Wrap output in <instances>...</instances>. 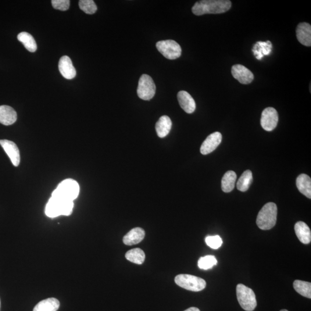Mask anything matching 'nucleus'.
I'll return each instance as SVG.
<instances>
[{
	"label": "nucleus",
	"mask_w": 311,
	"mask_h": 311,
	"mask_svg": "<svg viewBox=\"0 0 311 311\" xmlns=\"http://www.w3.org/2000/svg\"><path fill=\"white\" fill-rule=\"evenodd\" d=\"M277 207L276 203L269 202L260 210L257 216L256 224L262 230H269L276 225Z\"/></svg>",
	"instance_id": "7ed1b4c3"
},
{
	"label": "nucleus",
	"mask_w": 311,
	"mask_h": 311,
	"mask_svg": "<svg viewBox=\"0 0 311 311\" xmlns=\"http://www.w3.org/2000/svg\"><path fill=\"white\" fill-rule=\"evenodd\" d=\"M0 305H1V303H0Z\"/></svg>",
	"instance_id": "72a5a7b5"
},
{
	"label": "nucleus",
	"mask_w": 311,
	"mask_h": 311,
	"mask_svg": "<svg viewBox=\"0 0 311 311\" xmlns=\"http://www.w3.org/2000/svg\"><path fill=\"white\" fill-rule=\"evenodd\" d=\"M294 288L300 295L307 298H311V282L296 280L294 282Z\"/></svg>",
	"instance_id": "bb28decb"
},
{
	"label": "nucleus",
	"mask_w": 311,
	"mask_h": 311,
	"mask_svg": "<svg viewBox=\"0 0 311 311\" xmlns=\"http://www.w3.org/2000/svg\"><path fill=\"white\" fill-rule=\"evenodd\" d=\"M185 311H200V310L197 308H195V307H191V308H189Z\"/></svg>",
	"instance_id": "2f4dec72"
},
{
	"label": "nucleus",
	"mask_w": 311,
	"mask_h": 311,
	"mask_svg": "<svg viewBox=\"0 0 311 311\" xmlns=\"http://www.w3.org/2000/svg\"><path fill=\"white\" fill-rule=\"evenodd\" d=\"M156 85L152 77L147 74H142L138 82L137 95L144 101H149L155 95Z\"/></svg>",
	"instance_id": "0eeeda50"
},
{
	"label": "nucleus",
	"mask_w": 311,
	"mask_h": 311,
	"mask_svg": "<svg viewBox=\"0 0 311 311\" xmlns=\"http://www.w3.org/2000/svg\"><path fill=\"white\" fill-rule=\"evenodd\" d=\"M145 232L141 228H135L132 229L130 232L124 236L123 242L124 245L132 246L138 244L142 241L145 238Z\"/></svg>",
	"instance_id": "f3484780"
},
{
	"label": "nucleus",
	"mask_w": 311,
	"mask_h": 311,
	"mask_svg": "<svg viewBox=\"0 0 311 311\" xmlns=\"http://www.w3.org/2000/svg\"><path fill=\"white\" fill-rule=\"evenodd\" d=\"M80 187L77 182L71 179L64 180L52 193L53 197L73 201L79 194Z\"/></svg>",
	"instance_id": "20e7f679"
},
{
	"label": "nucleus",
	"mask_w": 311,
	"mask_h": 311,
	"mask_svg": "<svg viewBox=\"0 0 311 311\" xmlns=\"http://www.w3.org/2000/svg\"><path fill=\"white\" fill-rule=\"evenodd\" d=\"M297 187L300 192L309 199L311 198V180L308 175H300L296 180Z\"/></svg>",
	"instance_id": "6ab92c4d"
},
{
	"label": "nucleus",
	"mask_w": 311,
	"mask_h": 311,
	"mask_svg": "<svg viewBox=\"0 0 311 311\" xmlns=\"http://www.w3.org/2000/svg\"><path fill=\"white\" fill-rule=\"evenodd\" d=\"M52 3L54 8L62 11L69 9L70 6L69 0H52Z\"/></svg>",
	"instance_id": "7c9ffc66"
},
{
	"label": "nucleus",
	"mask_w": 311,
	"mask_h": 311,
	"mask_svg": "<svg viewBox=\"0 0 311 311\" xmlns=\"http://www.w3.org/2000/svg\"><path fill=\"white\" fill-rule=\"evenodd\" d=\"M232 76L239 83L243 84H249L253 81L254 76L253 73L245 66L237 64L232 67Z\"/></svg>",
	"instance_id": "9d476101"
},
{
	"label": "nucleus",
	"mask_w": 311,
	"mask_h": 311,
	"mask_svg": "<svg viewBox=\"0 0 311 311\" xmlns=\"http://www.w3.org/2000/svg\"><path fill=\"white\" fill-rule=\"evenodd\" d=\"M178 100L182 109L186 113L191 114L196 109L195 102L192 96L187 91H181L178 92Z\"/></svg>",
	"instance_id": "2eb2a0df"
},
{
	"label": "nucleus",
	"mask_w": 311,
	"mask_h": 311,
	"mask_svg": "<svg viewBox=\"0 0 311 311\" xmlns=\"http://www.w3.org/2000/svg\"><path fill=\"white\" fill-rule=\"evenodd\" d=\"M0 145L9 156L13 165L19 166L20 163V151L15 143L7 139H1L0 140Z\"/></svg>",
	"instance_id": "f8f14e48"
},
{
	"label": "nucleus",
	"mask_w": 311,
	"mask_h": 311,
	"mask_svg": "<svg viewBox=\"0 0 311 311\" xmlns=\"http://www.w3.org/2000/svg\"><path fill=\"white\" fill-rule=\"evenodd\" d=\"M126 258L135 264H141L144 263L145 259V254L140 249L136 248L129 250L125 255Z\"/></svg>",
	"instance_id": "393cba45"
},
{
	"label": "nucleus",
	"mask_w": 311,
	"mask_h": 311,
	"mask_svg": "<svg viewBox=\"0 0 311 311\" xmlns=\"http://www.w3.org/2000/svg\"><path fill=\"white\" fill-rule=\"evenodd\" d=\"M175 281L180 287L193 292L201 291L206 286V282L203 279L189 274L178 275Z\"/></svg>",
	"instance_id": "39448f33"
},
{
	"label": "nucleus",
	"mask_w": 311,
	"mask_h": 311,
	"mask_svg": "<svg viewBox=\"0 0 311 311\" xmlns=\"http://www.w3.org/2000/svg\"><path fill=\"white\" fill-rule=\"evenodd\" d=\"M60 303L56 298L42 300L34 307L33 311H57L60 308Z\"/></svg>",
	"instance_id": "412c9836"
},
{
	"label": "nucleus",
	"mask_w": 311,
	"mask_h": 311,
	"mask_svg": "<svg viewBox=\"0 0 311 311\" xmlns=\"http://www.w3.org/2000/svg\"><path fill=\"white\" fill-rule=\"evenodd\" d=\"M252 182V172L250 170H247L243 173L241 178H239L237 183V188L242 192L248 191Z\"/></svg>",
	"instance_id": "a878e982"
},
{
	"label": "nucleus",
	"mask_w": 311,
	"mask_h": 311,
	"mask_svg": "<svg viewBox=\"0 0 311 311\" xmlns=\"http://www.w3.org/2000/svg\"><path fill=\"white\" fill-rule=\"evenodd\" d=\"M159 52L169 60H175L180 57L182 53L181 46L173 40L159 41L156 44Z\"/></svg>",
	"instance_id": "6e6552de"
},
{
	"label": "nucleus",
	"mask_w": 311,
	"mask_h": 311,
	"mask_svg": "<svg viewBox=\"0 0 311 311\" xmlns=\"http://www.w3.org/2000/svg\"><path fill=\"white\" fill-rule=\"evenodd\" d=\"M231 6V1L228 0H202L195 3L192 12L196 16L223 13L230 10Z\"/></svg>",
	"instance_id": "f257e3e1"
},
{
	"label": "nucleus",
	"mask_w": 311,
	"mask_h": 311,
	"mask_svg": "<svg viewBox=\"0 0 311 311\" xmlns=\"http://www.w3.org/2000/svg\"><path fill=\"white\" fill-rule=\"evenodd\" d=\"M222 141V135L220 132H214L206 138L202 143L200 152L203 155L209 154L215 150Z\"/></svg>",
	"instance_id": "9b49d317"
},
{
	"label": "nucleus",
	"mask_w": 311,
	"mask_h": 311,
	"mask_svg": "<svg viewBox=\"0 0 311 311\" xmlns=\"http://www.w3.org/2000/svg\"><path fill=\"white\" fill-rule=\"evenodd\" d=\"M280 311H288L287 310H282Z\"/></svg>",
	"instance_id": "473e14b6"
},
{
	"label": "nucleus",
	"mask_w": 311,
	"mask_h": 311,
	"mask_svg": "<svg viewBox=\"0 0 311 311\" xmlns=\"http://www.w3.org/2000/svg\"><path fill=\"white\" fill-rule=\"evenodd\" d=\"M73 206V201H66L52 196L46 205L45 213L46 216L51 218L62 215L68 216L72 213Z\"/></svg>",
	"instance_id": "f03ea898"
},
{
	"label": "nucleus",
	"mask_w": 311,
	"mask_h": 311,
	"mask_svg": "<svg viewBox=\"0 0 311 311\" xmlns=\"http://www.w3.org/2000/svg\"><path fill=\"white\" fill-rule=\"evenodd\" d=\"M59 68L61 74L66 79H73L76 76V70L69 57L63 56L60 59Z\"/></svg>",
	"instance_id": "ddd939ff"
},
{
	"label": "nucleus",
	"mask_w": 311,
	"mask_h": 311,
	"mask_svg": "<svg viewBox=\"0 0 311 311\" xmlns=\"http://www.w3.org/2000/svg\"><path fill=\"white\" fill-rule=\"evenodd\" d=\"M278 122L277 110L273 107L264 109L261 116L260 124L264 130L271 131L276 127Z\"/></svg>",
	"instance_id": "1a4fd4ad"
},
{
	"label": "nucleus",
	"mask_w": 311,
	"mask_h": 311,
	"mask_svg": "<svg viewBox=\"0 0 311 311\" xmlns=\"http://www.w3.org/2000/svg\"><path fill=\"white\" fill-rule=\"evenodd\" d=\"M17 119V113L12 107L6 105L0 106V124L9 126L15 123Z\"/></svg>",
	"instance_id": "dca6fc26"
},
{
	"label": "nucleus",
	"mask_w": 311,
	"mask_h": 311,
	"mask_svg": "<svg viewBox=\"0 0 311 311\" xmlns=\"http://www.w3.org/2000/svg\"><path fill=\"white\" fill-rule=\"evenodd\" d=\"M80 8L85 13L92 15L97 10V6L93 0H80L79 3Z\"/></svg>",
	"instance_id": "c85d7f7f"
},
{
	"label": "nucleus",
	"mask_w": 311,
	"mask_h": 311,
	"mask_svg": "<svg viewBox=\"0 0 311 311\" xmlns=\"http://www.w3.org/2000/svg\"><path fill=\"white\" fill-rule=\"evenodd\" d=\"M172 127V122L170 118L166 116L160 117L156 124V130L157 135L160 138H164L169 134Z\"/></svg>",
	"instance_id": "aec40b11"
},
{
	"label": "nucleus",
	"mask_w": 311,
	"mask_h": 311,
	"mask_svg": "<svg viewBox=\"0 0 311 311\" xmlns=\"http://www.w3.org/2000/svg\"><path fill=\"white\" fill-rule=\"evenodd\" d=\"M206 245L213 249H218L223 245L222 239L219 235L209 236L206 238Z\"/></svg>",
	"instance_id": "c756f323"
},
{
	"label": "nucleus",
	"mask_w": 311,
	"mask_h": 311,
	"mask_svg": "<svg viewBox=\"0 0 311 311\" xmlns=\"http://www.w3.org/2000/svg\"><path fill=\"white\" fill-rule=\"evenodd\" d=\"M237 298L242 308L247 311H252L257 306L255 293L246 286L238 284L237 287Z\"/></svg>",
	"instance_id": "423d86ee"
},
{
	"label": "nucleus",
	"mask_w": 311,
	"mask_h": 311,
	"mask_svg": "<svg viewBox=\"0 0 311 311\" xmlns=\"http://www.w3.org/2000/svg\"><path fill=\"white\" fill-rule=\"evenodd\" d=\"M237 175L233 171H229L225 173L221 181V187L225 192H230L234 190Z\"/></svg>",
	"instance_id": "4be33fe9"
},
{
	"label": "nucleus",
	"mask_w": 311,
	"mask_h": 311,
	"mask_svg": "<svg viewBox=\"0 0 311 311\" xmlns=\"http://www.w3.org/2000/svg\"><path fill=\"white\" fill-rule=\"evenodd\" d=\"M296 37L300 44L310 47L311 46V26L309 23H301L296 28Z\"/></svg>",
	"instance_id": "4468645a"
},
{
	"label": "nucleus",
	"mask_w": 311,
	"mask_h": 311,
	"mask_svg": "<svg viewBox=\"0 0 311 311\" xmlns=\"http://www.w3.org/2000/svg\"><path fill=\"white\" fill-rule=\"evenodd\" d=\"M295 231L297 237L303 244L308 245L311 241L310 228L305 223L299 221L295 225Z\"/></svg>",
	"instance_id": "a211bd4d"
},
{
	"label": "nucleus",
	"mask_w": 311,
	"mask_h": 311,
	"mask_svg": "<svg viewBox=\"0 0 311 311\" xmlns=\"http://www.w3.org/2000/svg\"><path fill=\"white\" fill-rule=\"evenodd\" d=\"M17 39L21 43H22L25 48L30 52L34 53L37 51V45L35 39L33 36L27 32H22L18 35Z\"/></svg>",
	"instance_id": "5701e85b"
},
{
	"label": "nucleus",
	"mask_w": 311,
	"mask_h": 311,
	"mask_svg": "<svg viewBox=\"0 0 311 311\" xmlns=\"http://www.w3.org/2000/svg\"><path fill=\"white\" fill-rule=\"evenodd\" d=\"M217 260L213 255H207L201 257L198 260V266L201 269L208 270L216 265Z\"/></svg>",
	"instance_id": "cd10ccee"
},
{
	"label": "nucleus",
	"mask_w": 311,
	"mask_h": 311,
	"mask_svg": "<svg viewBox=\"0 0 311 311\" xmlns=\"http://www.w3.org/2000/svg\"><path fill=\"white\" fill-rule=\"evenodd\" d=\"M272 45L270 41L257 42L252 49L256 59L261 60L264 55H269L271 52Z\"/></svg>",
	"instance_id": "b1692460"
}]
</instances>
